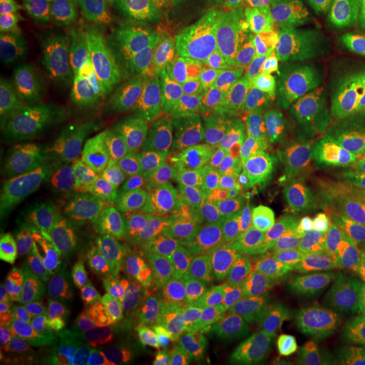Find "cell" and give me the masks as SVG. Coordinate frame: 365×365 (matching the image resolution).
I'll use <instances>...</instances> for the list:
<instances>
[{"label":"cell","mask_w":365,"mask_h":365,"mask_svg":"<svg viewBox=\"0 0 365 365\" xmlns=\"http://www.w3.org/2000/svg\"><path fill=\"white\" fill-rule=\"evenodd\" d=\"M43 254L14 234L0 240V365H26L76 314Z\"/></svg>","instance_id":"obj_7"},{"label":"cell","mask_w":365,"mask_h":365,"mask_svg":"<svg viewBox=\"0 0 365 365\" xmlns=\"http://www.w3.org/2000/svg\"><path fill=\"white\" fill-rule=\"evenodd\" d=\"M357 365H365V361H361V364H357Z\"/></svg>","instance_id":"obj_18"},{"label":"cell","mask_w":365,"mask_h":365,"mask_svg":"<svg viewBox=\"0 0 365 365\" xmlns=\"http://www.w3.org/2000/svg\"><path fill=\"white\" fill-rule=\"evenodd\" d=\"M327 278L294 235L272 181H264L223 225L213 299L240 321L272 323L314 299Z\"/></svg>","instance_id":"obj_3"},{"label":"cell","mask_w":365,"mask_h":365,"mask_svg":"<svg viewBox=\"0 0 365 365\" xmlns=\"http://www.w3.org/2000/svg\"><path fill=\"white\" fill-rule=\"evenodd\" d=\"M81 136L61 88L0 102V175L6 189L33 195L71 177Z\"/></svg>","instance_id":"obj_6"},{"label":"cell","mask_w":365,"mask_h":365,"mask_svg":"<svg viewBox=\"0 0 365 365\" xmlns=\"http://www.w3.org/2000/svg\"><path fill=\"white\" fill-rule=\"evenodd\" d=\"M195 339L191 323L155 311L73 314L26 365H181Z\"/></svg>","instance_id":"obj_5"},{"label":"cell","mask_w":365,"mask_h":365,"mask_svg":"<svg viewBox=\"0 0 365 365\" xmlns=\"http://www.w3.org/2000/svg\"><path fill=\"white\" fill-rule=\"evenodd\" d=\"M272 365H284V364H272Z\"/></svg>","instance_id":"obj_19"},{"label":"cell","mask_w":365,"mask_h":365,"mask_svg":"<svg viewBox=\"0 0 365 365\" xmlns=\"http://www.w3.org/2000/svg\"><path fill=\"white\" fill-rule=\"evenodd\" d=\"M254 51L299 78L327 76L337 49L327 31L323 0H227Z\"/></svg>","instance_id":"obj_9"},{"label":"cell","mask_w":365,"mask_h":365,"mask_svg":"<svg viewBox=\"0 0 365 365\" xmlns=\"http://www.w3.org/2000/svg\"><path fill=\"white\" fill-rule=\"evenodd\" d=\"M66 51L55 39L0 43V93L2 98L39 96L59 90L53 67Z\"/></svg>","instance_id":"obj_13"},{"label":"cell","mask_w":365,"mask_h":365,"mask_svg":"<svg viewBox=\"0 0 365 365\" xmlns=\"http://www.w3.org/2000/svg\"><path fill=\"white\" fill-rule=\"evenodd\" d=\"M339 11L345 13L353 29L365 39V0H341Z\"/></svg>","instance_id":"obj_16"},{"label":"cell","mask_w":365,"mask_h":365,"mask_svg":"<svg viewBox=\"0 0 365 365\" xmlns=\"http://www.w3.org/2000/svg\"><path fill=\"white\" fill-rule=\"evenodd\" d=\"M321 124L359 197L365 191V69L337 91Z\"/></svg>","instance_id":"obj_12"},{"label":"cell","mask_w":365,"mask_h":365,"mask_svg":"<svg viewBox=\"0 0 365 365\" xmlns=\"http://www.w3.org/2000/svg\"><path fill=\"white\" fill-rule=\"evenodd\" d=\"M66 19L45 0H0V43L49 39Z\"/></svg>","instance_id":"obj_15"},{"label":"cell","mask_w":365,"mask_h":365,"mask_svg":"<svg viewBox=\"0 0 365 365\" xmlns=\"http://www.w3.org/2000/svg\"><path fill=\"white\" fill-rule=\"evenodd\" d=\"M207 140L209 106L193 98L153 93L122 118L124 189L146 232L173 254L220 248Z\"/></svg>","instance_id":"obj_1"},{"label":"cell","mask_w":365,"mask_h":365,"mask_svg":"<svg viewBox=\"0 0 365 365\" xmlns=\"http://www.w3.org/2000/svg\"><path fill=\"white\" fill-rule=\"evenodd\" d=\"M323 2H325L327 9H331V11H339L341 0H323Z\"/></svg>","instance_id":"obj_17"},{"label":"cell","mask_w":365,"mask_h":365,"mask_svg":"<svg viewBox=\"0 0 365 365\" xmlns=\"http://www.w3.org/2000/svg\"><path fill=\"white\" fill-rule=\"evenodd\" d=\"M39 225L43 260L76 307L102 309L126 294L134 258L128 237L102 197L79 189L59 191L41 211Z\"/></svg>","instance_id":"obj_4"},{"label":"cell","mask_w":365,"mask_h":365,"mask_svg":"<svg viewBox=\"0 0 365 365\" xmlns=\"http://www.w3.org/2000/svg\"><path fill=\"white\" fill-rule=\"evenodd\" d=\"M207 106L211 197L220 222L227 225L266 179L268 155L254 86L220 83Z\"/></svg>","instance_id":"obj_8"},{"label":"cell","mask_w":365,"mask_h":365,"mask_svg":"<svg viewBox=\"0 0 365 365\" xmlns=\"http://www.w3.org/2000/svg\"><path fill=\"white\" fill-rule=\"evenodd\" d=\"M157 0H66L67 16L83 43L114 67H144L153 59Z\"/></svg>","instance_id":"obj_11"},{"label":"cell","mask_w":365,"mask_h":365,"mask_svg":"<svg viewBox=\"0 0 365 365\" xmlns=\"http://www.w3.org/2000/svg\"><path fill=\"white\" fill-rule=\"evenodd\" d=\"M314 331L329 337H365V254L345 270L321 311L314 317Z\"/></svg>","instance_id":"obj_14"},{"label":"cell","mask_w":365,"mask_h":365,"mask_svg":"<svg viewBox=\"0 0 365 365\" xmlns=\"http://www.w3.org/2000/svg\"><path fill=\"white\" fill-rule=\"evenodd\" d=\"M227 0H157L153 59L177 79H203L232 51Z\"/></svg>","instance_id":"obj_10"},{"label":"cell","mask_w":365,"mask_h":365,"mask_svg":"<svg viewBox=\"0 0 365 365\" xmlns=\"http://www.w3.org/2000/svg\"><path fill=\"white\" fill-rule=\"evenodd\" d=\"M252 86L274 189L292 232L329 282L364 242L361 201L299 76L264 73Z\"/></svg>","instance_id":"obj_2"}]
</instances>
